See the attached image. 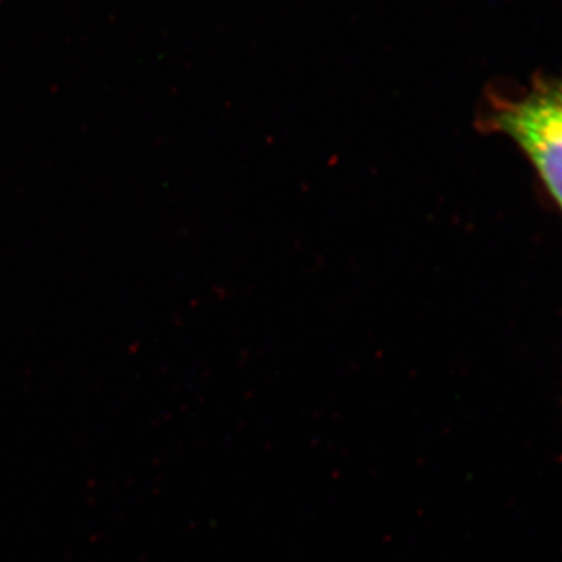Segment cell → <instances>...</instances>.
<instances>
[{
  "mask_svg": "<svg viewBox=\"0 0 562 562\" xmlns=\"http://www.w3.org/2000/svg\"><path fill=\"white\" fill-rule=\"evenodd\" d=\"M484 125L516 143L562 213V76H538L516 95H494Z\"/></svg>",
  "mask_w": 562,
  "mask_h": 562,
  "instance_id": "1",
  "label": "cell"
}]
</instances>
